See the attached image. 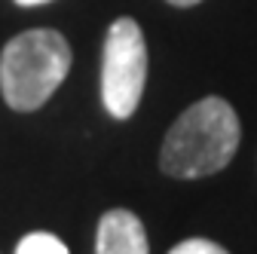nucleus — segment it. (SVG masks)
<instances>
[{
    "label": "nucleus",
    "instance_id": "f257e3e1",
    "mask_svg": "<svg viewBox=\"0 0 257 254\" xmlns=\"http://www.w3.org/2000/svg\"><path fill=\"white\" fill-rule=\"evenodd\" d=\"M239 116L236 110L211 95L196 104H190L175 122L163 141L159 166L172 178H205L227 166L239 150Z\"/></svg>",
    "mask_w": 257,
    "mask_h": 254
},
{
    "label": "nucleus",
    "instance_id": "f03ea898",
    "mask_svg": "<svg viewBox=\"0 0 257 254\" xmlns=\"http://www.w3.org/2000/svg\"><path fill=\"white\" fill-rule=\"evenodd\" d=\"M71 71V46L52 28H31L0 52V92L13 110H37Z\"/></svg>",
    "mask_w": 257,
    "mask_h": 254
},
{
    "label": "nucleus",
    "instance_id": "7ed1b4c3",
    "mask_svg": "<svg viewBox=\"0 0 257 254\" xmlns=\"http://www.w3.org/2000/svg\"><path fill=\"white\" fill-rule=\"evenodd\" d=\"M147 83V43L135 19H116L104 37L101 101L110 116L128 119L141 104Z\"/></svg>",
    "mask_w": 257,
    "mask_h": 254
},
{
    "label": "nucleus",
    "instance_id": "20e7f679",
    "mask_svg": "<svg viewBox=\"0 0 257 254\" xmlns=\"http://www.w3.org/2000/svg\"><path fill=\"white\" fill-rule=\"evenodd\" d=\"M95 254H150L147 233L138 214L113 208L98 220V236H95Z\"/></svg>",
    "mask_w": 257,
    "mask_h": 254
},
{
    "label": "nucleus",
    "instance_id": "39448f33",
    "mask_svg": "<svg viewBox=\"0 0 257 254\" xmlns=\"http://www.w3.org/2000/svg\"><path fill=\"white\" fill-rule=\"evenodd\" d=\"M16 254H71V251L52 233H28L16 245Z\"/></svg>",
    "mask_w": 257,
    "mask_h": 254
},
{
    "label": "nucleus",
    "instance_id": "423d86ee",
    "mask_svg": "<svg viewBox=\"0 0 257 254\" xmlns=\"http://www.w3.org/2000/svg\"><path fill=\"white\" fill-rule=\"evenodd\" d=\"M169 254H230V251L217 242H211V239H184Z\"/></svg>",
    "mask_w": 257,
    "mask_h": 254
},
{
    "label": "nucleus",
    "instance_id": "0eeeda50",
    "mask_svg": "<svg viewBox=\"0 0 257 254\" xmlns=\"http://www.w3.org/2000/svg\"><path fill=\"white\" fill-rule=\"evenodd\" d=\"M172 7H196V4H202V0H169Z\"/></svg>",
    "mask_w": 257,
    "mask_h": 254
},
{
    "label": "nucleus",
    "instance_id": "6e6552de",
    "mask_svg": "<svg viewBox=\"0 0 257 254\" xmlns=\"http://www.w3.org/2000/svg\"><path fill=\"white\" fill-rule=\"evenodd\" d=\"M19 7H40V4H49V0H16Z\"/></svg>",
    "mask_w": 257,
    "mask_h": 254
}]
</instances>
